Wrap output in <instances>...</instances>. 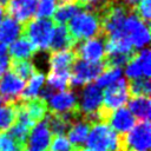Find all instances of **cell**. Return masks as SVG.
I'll use <instances>...</instances> for the list:
<instances>
[{"label": "cell", "instance_id": "obj_1", "mask_svg": "<svg viewBox=\"0 0 151 151\" xmlns=\"http://www.w3.org/2000/svg\"><path fill=\"white\" fill-rule=\"evenodd\" d=\"M83 151H122L120 136L105 122L92 123Z\"/></svg>", "mask_w": 151, "mask_h": 151}, {"label": "cell", "instance_id": "obj_2", "mask_svg": "<svg viewBox=\"0 0 151 151\" xmlns=\"http://www.w3.org/2000/svg\"><path fill=\"white\" fill-rule=\"evenodd\" d=\"M66 27L77 42L79 40L84 41L98 35H103L101 24L98 14L88 9H81L78 12L68 21V26Z\"/></svg>", "mask_w": 151, "mask_h": 151}, {"label": "cell", "instance_id": "obj_3", "mask_svg": "<svg viewBox=\"0 0 151 151\" xmlns=\"http://www.w3.org/2000/svg\"><path fill=\"white\" fill-rule=\"evenodd\" d=\"M53 28L54 22L51 19L35 18L22 25L21 33L37 51H47L50 47Z\"/></svg>", "mask_w": 151, "mask_h": 151}, {"label": "cell", "instance_id": "obj_4", "mask_svg": "<svg viewBox=\"0 0 151 151\" xmlns=\"http://www.w3.org/2000/svg\"><path fill=\"white\" fill-rule=\"evenodd\" d=\"M103 105V91L96 84H87L80 91L78 98L79 112L83 117L87 118L91 123L98 122V112Z\"/></svg>", "mask_w": 151, "mask_h": 151}, {"label": "cell", "instance_id": "obj_5", "mask_svg": "<svg viewBox=\"0 0 151 151\" xmlns=\"http://www.w3.org/2000/svg\"><path fill=\"white\" fill-rule=\"evenodd\" d=\"M151 127L150 122H139L126 134L120 136L122 151H150Z\"/></svg>", "mask_w": 151, "mask_h": 151}, {"label": "cell", "instance_id": "obj_6", "mask_svg": "<svg viewBox=\"0 0 151 151\" xmlns=\"http://www.w3.org/2000/svg\"><path fill=\"white\" fill-rule=\"evenodd\" d=\"M105 67L106 66L104 61L88 63L77 58L70 72V86L79 87L90 84L99 77V74L105 70Z\"/></svg>", "mask_w": 151, "mask_h": 151}, {"label": "cell", "instance_id": "obj_7", "mask_svg": "<svg viewBox=\"0 0 151 151\" xmlns=\"http://www.w3.org/2000/svg\"><path fill=\"white\" fill-rule=\"evenodd\" d=\"M125 34L132 45L133 50H143L150 42V29L149 25L144 22L133 11L127 15L125 20Z\"/></svg>", "mask_w": 151, "mask_h": 151}, {"label": "cell", "instance_id": "obj_8", "mask_svg": "<svg viewBox=\"0 0 151 151\" xmlns=\"http://www.w3.org/2000/svg\"><path fill=\"white\" fill-rule=\"evenodd\" d=\"M48 112L57 114H80L78 107V97L73 91L66 90L53 92L46 100Z\"/></svg>", "mask_w": 151, "mask_h": 151}, {"label": "cell", "instance_id": "obj_9", "mask_svg": "<svg viewBox=\"0 0 151 151\" xmlns=\"http://www.w3.org/2000/svg\"><path fill=\"white\" fill-rule=\"evenodd\" d=\"M127 80L125 77H122L114 84L105 88L103 93V110L106 112H112L119 107H123L129 100V88Z\"/></svg>", "mask_w": 151, "mask_h": 151}, {"label": "cell", "instance_id": "obj_10", "mask_svg": "<svg viewBox=\"0 0 151 151\" xmlns=\"http://www.w3.org/2000/svg\"><path fill=\"white\" fill-rule=\"evenodd\" d=\"M73 50L78 59H81L88 63H103L106 55L105 37L98 35V37L84 40L83 42L77 44Z\"/></svg>", "mask_w": 151, "mask_h": 151}, {"label": "cell", "instance_id": "obj_11", "mask_svg": "<svg viewBox=\"0 0 151 151\" xmlns=\"http://www.w3.org/2000/svg\"><path fill=\"white\" fill-rule=\"evenodd\" d=\"M125 74L129 79L149 78L151 74V53L149 48H143L138 53H133L126 64Z\"/></svg>", "mask_w": 151, "mask_h": 151}, {"label": "cell", "instance_id": "obj_12", "mask_svg": "<svg viewBox=\"0 0 151 151\" xmlns=\"http://www.w3.org/2000/svg\"><path fill=\"white\" fill-rule=\"evenodd\" d=\"M52 140V132L45 120L37 123L28 132L25 149L27 151H47Z\"/></svg>", "mask_w": 151, "mask_h": 151}, {"label": "cell", "instance_id": "obj_13", "mask_svg": "<svg viewBox=\"0 0 151 151\" xmlns=\"http://www.w3.org/2000/svg\"><path fill=\"white\" fill-rule=\"evenodd\" d=\"M25 85V80L12 71H6L0 76V98L7 101L19 100Z\"/></svg>", "mask_w": 151, "mask_h": 151}, {"label": "cell", "instance_id": "obj_14", "mask_svg": "<svg viewBox=\"0 0 151 151\" xmlns=\"http://www.w3.org/2000/svg\"><path fill=\"white\" fill-rule=\"evenodd\" d=\"M37 2L38 0H9L5 12L19 24L25 25L35 15Z\"/></svg>", "mask_w": 151, "mask_h": 151}, {"label": "cell", "instance_id": "obj_15", "mask_svg": "<svg viewBox=\"0 0 151 151\" xmlns=\"http://www.w3.org/2000/svg\"><path fill=\"white\" fill-rule=\"evenodd\" d=\"M105 123L117 134L124 136L136 125V118L129 111V109L123 106V107H119V109L110 112Z\"/></svg>", "mask_w": 151, "mask_h": 151}, {"label": "cell", "instance_id": "obj_16", "mask_svg": "<svg viewBox=\"0 0 151 151\" xmlns=\"http://www.w3.org/2000/svg\"><path fill=\"white\" fill-rule=\"evenodd\" d=\"M92 123L80 116L79 118H77L68 127L67 130V139L70 142V144L76 147V149H83L85 145V142L87 139L90 129H91Z\"/></svg>", "mask_w": 151, "mask_h": 151}, {"label": "cell", "instance_id": "obj_17", "mask_svg": "<svg viewBox=\"0 0 151 151\" xmlns=\"http://www.w3.org/2000/svg\"><path fill=\"white\" fill-rule=\"evenodd\" d=\"M17 104L18 109L21 110L34 124L44 120L48 112L46 101L40 97L29 100H18Z\"/></svg>", "mask_w": 151, "mask_h": 151}, {"label": "cell", "instance_id": "obj_18", "mask_svg": "<svg viewBox=\"0 0 151 151\" xmlns=\"http://www.w3.org/2000/svg\"><path fill=\"white\" fill-rule=\"evenodd\" d=\"M77 44L78 42L71 35L68 28L65 25H58L53 28V33H52L48 48L52 52L67 51V50H73Z\"/></svg>", "mask_w": 151, "mask_h": 151}, {"label": "cell", "instance_id": "obj_19", "mask_svg": "<svg viewBox=\"0 0 151 151\" xmlns=\"http://www.w3.org/2000/svg\"><path fill=\"white\" fill-rule=\"evenodd\" d=\"M77 60L74 50L52 52L48 59L51 71L54 72H71V68Z\"/></svg>", "mask_w": 151, "mask_h": 151}, {"label": "cell", "instance_id": "obj_20", "mask_svg": "<svg viewBox=\"0 0 151 151\" xmlns=\"http://www.w3.org/2000/svg\"><path fill=\"white\" fill-rule=\"evenodd\" d=\"M21 32H22L21 24H19L11 17L5 18L0 25V44L4 46L11 45L13 41H15L19 38Z\"/></svg>", "mask_w": 151, "mask_h": 151}, {"label": "cell", "instance_id": "obj_21", "mask_svg": "<svg viewBox=\"0 0 151 151\" xmlns=\"http://www.w3.org/2000/svg\"><path fill=\"white\" fill-rule=\"evenodd\" d=\"M7 51L8 55L12 57V60H28L37 52L34 46L25 37L18 38L15 41H13Z\"/></svg>", "mask_w": 151, "mask_h": 151}, {"label": "cell", "instance_id": "obj_22", "mask_svg": "<svg viewBox=\"0 0 151 151\" xmlns=\"http://www.w3.org/2000/svg\"><path fill=\"white\" fill-rule=\"evenodd\" d=\"M17 101H7L0 98V133L8 131L14 125L18 114Z\"/></svg>", "mask_w": 151, "mask_h": 151}, {"label": "cell", "instance_id": "obj_23", "mask_svg": "<svg viewBox=\"0 0 151 151\" xmlns=\"http://www.w3.org/2000/svg\"><path fill=\"white\" fill-rule=\"evenodd\" d=\"M129 111L140 122H146L151 116V101L149 97H132L127 100Z\"/></svg>", "mask_w": 151, "mask_h": 151}, {"label": "cell", "instance_id": "obj_24", "mask_svg": "<svg viewBox=\"0 0 151 151\" xmlns=\"http://www.w3.org/2000/svg\"><path fill=\"white\" fill-rule=\"evenodd\" d=\"M45 79H46L45 74L37 71L29 78L27 85H25V88H24L19 100H29V99L38 98L40 96V92H41L42 87H44Z\"/></svg>", "mask_w": 151, "mask_h": 151}, {"label": "cell", "instance_id": "obj_25", "mask_svg": "<svg viewBox=\"0 0 151 151\" xmlns=\"http://www.w3.org/2000/svg\"><path fill=\"white\" fill-rule=\"evenodd\" d=\"M80 11H81V8L73 2H66V4L59 5V6H57V8L52 15L53 17L52 21L57 22L58 25H65Z\"/></svg>", "mask_w": 151, "mask_h": 151}, {"label": "cell", "instance_id": "obj_26", "mask_svg": "<svg viewBox=\"0 0 151 151\" xmlns=\"http://www.w3.org/2000/svg\"><path fill=\"white\" fill-rule=\"evenodd\" d=\"M46 87H48L52 92L54 91H66L70 87V72H54L50 71L47 78Z\"/></svg>", "mask_w": 151, "mask_h": 151}, {"label": "cell", "instance_id": "obj_27", "mask_svg": "<svg viewBox=\"0 0 151 151\" xmlns=\"http://www.w3.org/2000/svg\"><path fill=\"white\" fill-rule=\"evenodd\" d=\"M123 77V70L119 67H105V70L96 79V85L99 88H106Z\"/></svg>", "mask_w": 151, "mask_h": 151}, {"label": "cell", "instance_id": "obj_28", "mask_svg": "<svg viewBox=\"0 0 151 151\" xmlns=\"http://www.w3.org/2000/svg\"><path fill=\"white\" fill-rule=\"evenodd\" d=\"M9 67L11 71L22 80L29 79L37 72L33 63H31L29 60H11Z\"/></svg>", "mask_w": 151, "mask_h": 151}, {"label": "cell", "instance_id": "obj_29", "mask_svg": "<svg viewBox=\"0 0 151 151\" xmlns=\"http://www.w3.org/2000/svg\"><path fill=\"white\" fill-rule=\"evenodd\" d=\"M129 94L132 97H149L151 92V83L149 78H138L127 84Z\"/></svg>", "mask_w": 151, "mask_h": 151}, {"label": "cell", "instance_id": "obj_30", "mask_svg": "<svg viewBox=\"0 0 151 151\" xmlns=\"http://www.w3.org/2000/svg\"><path fill=\"white\" fill-rule=\"evenodd\" d=\"M57 6H58L57 0H38L35 15L38 18L48 19L50 17L53 15Z\"/></svg>", "mask_w": 151, "mask_h": 151}, {"label": "cell", "instance_id": "obj_31", "mask_svg": "<svg viewBox=\"0 0 151 151\" xmlns=\"http://www.w3.org/2000/svg\"><path fill=\"white\" fill-rule=\"evenodd\" d=\"M14 139L7 133V132H1L0 133V151H22Z\"/></svg>", "mask_w": 151, "mask_h": 151}, {"label": "cell", "instance_id": "obj_32", "mask_svg": "<svg viewBox=\"0 0 151 151\" xmlns=\"http://www.w3.org/2000/svg\"><path fill=\"white\" fill-rule=\"evenodd\" d=\"M144 22H149L151 18V0H142L133 11Z\"/></svg>", "mask_w": 151, "mask_h": 151}, {"label": "cell", "instance_id": "obj_33", "mask_svg": "<svg viewBox=\"0 0 151 151\" xmlns=\"http://www.w3.org/2000/svg\"><path fill=\"white\" fill-rule=\"evenodd\" d=\"M11 59L8 55L7 47L0 44V76L4 74L8 68H9Z\"/></svg>", "mask_w": 151, "mask_h": 151}, {"label": "cell", "instance_id": "obj_34", "mask_svg": "<svg viewBox=\"0 0 151 151\" xmlns=\"http://www.w3.org/2000/svg\"><path fill=\"white\" fill-rule=\"evenodd\" d=\"M126 7H129L130 9H134V7L142 1V0H120Z\"/></svg>", "mask_w": 151, "mask_h": 151}, {"label": "cell", "instance_id": "obj_35", "mask_svg": "<svg viewBox=\"0 0 151 151\" xmlns=\"http://www.w3.org/2000/svg\"><path fill=\"white\" fill-rule=\"evenodd\" d=\"M5 14H6V12H5L4 7H0V25H1L2 20L5 19Z\"/></svg>", "mask_w": 151, "mask_h": 151}, {"label": "cell", "instance_id": "obj_36", "mask_svg": "<svg viewBox=\"0 0 151 151\" xmlns=\"http://www.w3.org/2000/svg\"><path fill=\"white\" fill-rule=\"evenodd\" d=\"M22 151H27V150H26V149H24V150H22Z\"/></svg>", "mask_w": 151, "mask_h": 151}]
</instances>
